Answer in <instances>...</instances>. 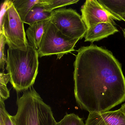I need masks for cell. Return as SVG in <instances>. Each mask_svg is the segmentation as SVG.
I'll use <instances>...</instances> for the list:
<instances>
[{"instance_id":"obj_1","label":"cell","mask_w":125,"mask_h":125,"mask_svg":"<svg viewBox=\"0 0 125 125\" xmlns=\"http://www.w3.org/2000/svg\"><path fill=\"white\" fill-rule=\"evenodd\" d=\"M77 52L74 94L80 108L89 113L106 112L125 101V77L112 53L93 44Z\"/></svg>"},{"instance_id":"obj_2","label":"cell","mask_w":125,"mask_h":125,"mask_svg":"<svg viewBox=\"0 0 125 125\" xmlns=\"http://www.w3.org/2000/svg\"><path fill=\"white\" fill-rule=\"evenodd\" d=\"M38 57L37 50L29 43L26 51L9 47L6 69L10 82L17 92L33 86L38 72Z\"/></svg>"},{"instance_id":"obj_3","label":"cell","mask_w":125,"mask_h":125,"mask_svg":"<svg viewBox=\"0 0 125 125\" xmlns=\"http://www.w3.org/2000/svg\"><path fill=\"white\" fill-rule=\"evenodd\" d=\"M17 113L11 118L16 125H55L51 107L33 86L24 91L17 101Z\"/></svg>"},{"instance_id":"obj_4","label":"cell","mask_w":125,"mask_h":125,"mask_svg":"<svg viewBox=\"0 0 125 125\" xmlns=\"http://www.w3.org/2000/svg\"><path fill=\"white\" fill-rule=\"evenodd\" d=\"M79 41L63 35L50 21L37 50L39 57L56 55L57 58L60 59L64 55L74 51V46Z\"/></svg>"},{"instance_id":"obj_5","label":"cell","mask_w":125,"mask_h":125,"mask_svg":"<svg viewBox=\"0 0 125 125\" xmlns=\"http://www.w3.org/2000/svg\"><path fill=\"white\" fill-rule=\"evenodd\" d=\"M24 23L12 3L0 23V33L4 35L9 48L24 51L27 49L29 43L26 38Z\"/></svg>"},{"instance_id":"obj_6","label":"cell","mask_w":125,"mask_h":125,"mask_svg":"<svg viewBox=\"0 0 125 125\" xmlns=\"http://www.w3.org/2000/svg\"><path fill=\"white\" fill-rule=\"evenodd\" d=\"M50 21L62 34L72 39H82L87 30L81 16L72 9L54 10Z\"/></svg>"},{"instance_id":"obj_7","label":"cell","mask_w":125,"mask_h":125,"mask_svg":"<svg viewBox=\"0 0 125 125\" xmlns=\"http://www.w3.org/2000/svg\"><path fill=\"white\" fill-rule=\"evenodd\" d=\"M82 19L87 29L102 22H110L114 25L116 20L96 0H87L81 9Z\"/></svg>"},{"instance_id":"obj_8","label":"cell","mask_w":125,"mask_h":125,"mask_svg":"<svg viewBox=\"0 0 125 125\" xmlns=\"http://www.w3.org/2000/svg\"><path fill=\"white\" fill-rule=\"evenodd\" d=\"M85 125H125V115L120 108L115 111L89 113Z\"/></svg>"},{"instance_id":"obj_9","label":"cell","mask_w":125,"mask_h":125,"mask_svg":"<svg viewBox=\"0 0 125 125\" xmlns=\"http://www.w3.org/2000/svg\"><path fill=\"white\" fill-rule=\"evenodd\" d=\"M118 32L114 25L110 22L99 23L88 29L85 35V42L93 43Z\"/></svg>"},{"instance_id":"obj_10","label":"cell","mask_w":125,"mask_h":125,"mask_svg":"<svg viewBox=\"0 0 125 125\" xmlns=\"http://www.w3.org/2000/svg\"><path fill=\"white\" fill-rule=\"evenodd\" d=\"M50 20H44L30 25L26 32L29 43L38 50L46 28Z\"/></svg>"},{"instance_id":"obj_11","label":"cell","mask_w":125,"mask_h":125,"mask_svg":"<svg viewBox=\"0 0 125 125\" xmlns=\"http://www.w3.org/2000/svg\"><path fill=\"white\" fill-rule=\"evenodd\" d=\"M98 1L116 20L121 21V17L125 14V0H98Z\"/></svg>"},{"instance_id":"obj_12","label":"cell","mask_w":125,"mask_h":125,"mask_svg":"<svg viewBox=\"0 0 125 125\" xmlns=\"http://www.w3.org/2000/svg\"><path fill=\"white\" fill-rule=\"evenodd\" d=\"M52 16V12L46 11L43 8L36 4L29 12L24 23L30 26L38 22L50 20Z\"/></svg>"},{"instance_id":"obj_13","label":"cell","mask_w":125,"mask_h":125,"mask_svg":"<svg viewBox=\"0 0 125 125\" xmlns=\"http://www.w3.org/2000/svg\"><path fill=\"white\" fill-rule=\"evenodd\" d=\"M40 2V0H13V5L17 13L24 22L26 16L36 4Z\"/></svg>"},{"instance_id":"obj_14","label":"cell","mask_w":125,"mask_h":125,"mask_svg":"<svg viewBox=\"0 0 125 125\" xmlns=\"http://www.w3.org/2000/svg\"><path fill=\"white\" fill-rule=\"evenodd\" d=\"M79 1V0H40L37 5L46 11L52 12L55 9L75 4Z\"/></svg>"},{"instance_id":"obj_15","label":"cell","mask_w":125,"mask_h":125,"mask_svg":"<svg viewBox=\"0 0 125 125\" xmlns=\"http://www.w3.org/2000/svg\"><path fill=\"white\" fill-rule=\"evenodd\" d=\"M9 74L1 72L0 74V99L4 101L10 96L9 91L7 87V84L10 80Z\"/></svg>"},{"instance_id":"obj_16","label":"cell","mask_w":125,"mask_h":125,"mask_svg":"<svg viewBox=\"0 0 125 125\" xmlns=\"http://www.w3.org/2000/svg\"><path fill=\"white\" fill-rule=\"evenodd\" d=\"M55 125H85L82 118L78 115L71 113H66L64 117L60 121L56 123Z\"/></svg>"},{"instance_id":"obj_17","label":"cell","mask_w":125,"mask_h":125,"mask_svg":"<svg viewBox=\"0 0 125 125\" xmlns=\"http://www.w3.org/2000/svg\"><path fill=\"white\" fill-rule=\"evenodd\" d=\"M0 121L3 125H16L14 121L5 109L4 101L0 99Z\"/></svg>"},{"instance_id":"obj_18","label":"cell","mask_w":125,"mask_h":125,"mask_svg":"<svg viewBox=\"0 0 125 125\" xmlns=\"http://www.w3.org/2000/svg\"><path fill=\"white\" fill-rule=\"evenodd\" d=\"M6 44L5 38L3 33H0V68L4 70L5 63L7 59L5 55V45Z\"/></svg>"},{"instance_id":"obj_19","label":"cell","mask_w":125,"mask_h":125,"mask_svg":"<svg viewBox=\"0 0 125 125\" xmlns=\"http://www.w3.org/2000/svg\"><path fill=\"white\" fill-rule=\"evenodd\" d=\"M120 109L122 110V111H123L124 115H125V103L124 104H122Z\"/></svg>"},{"instance_id":"obj_20","label":"cell","mask_w":125,"mask_h":125,"mask_svg":"<svg viewBox=\"0 0 125 125\" xmlns=\"http://www.w3.org/2000/svg\"><path fill=\"white\" fill-rule=\"evenodd\" d=\"M120 19L121 21V20H123V21H125V14L121 16L120 18Z\"/></svg>"},{"instance_id":"obj_21","label":"cell","mask_w":125,"mask_h":125,"mask_svg":"<svg viewBox=\"0 0 125 125\" xmlns=\"http://www.w3.org/2000/svg\"><path fill=\"white\" fill-rule=\"evenodd\" d=\"M123 33L124 36V38L125 39V29H123Z\"/></svg>"},{"instance_id":"obj_22","label":"cell","mask_w":125,"mask_h":125,"mask_svg":"<svg viewBox=\"0 0 125 125\" xmlns=\"http://www.w3.org/2000/svg\"><path fill=\"white\" fill-rule=\"evenodd\" d=\"M0 125H3V123L2 122L0 121Z\"/></svg>"}]
</instances>
